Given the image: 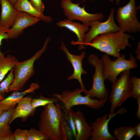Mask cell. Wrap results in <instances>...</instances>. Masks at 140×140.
<instances>
[{"mask_svg":"<svg viewBox=\"0 0 140 140\" xmlns=\"http://www.w3.org/2000/svg\"><path fill=\"white\" fill-rule=\"evenodd\" d=\"M131 38V35L121 31L110 32L96 36L86 46H89L117 58L121 55L120 50H124L127 47H131L129 41Z\"/></svg>","mask_w":140,"mask_h":140,"instance_id":"2","label":"cell"},{"mask_svg":"<svg viewBox=\"0 0 140 140\" xmlns=\"http://www.w3.org/2000/svg\"><path fill=\"white\" fill-rule=\"evenodd\" d=\"M9 1L13 5H15L17 0H9Z\"/></svg>","mask_w":140,"mask_h":140,"instance_id":"35","label":"cell"},{"mask_svg":"<svg viewBox=\"0 0 140 140\" xmlns=\"http://www.w3.org/2000/svg\"><path fill=\"white\" fill-rule=\"evenodd\" d=\"M18 62L16 57L10 54L7 55L6 57L4 56L0 58V83Z\"/></svg>","mask_w":140,"mask_h":140,"instance_id":"21","label":"cell"},{"mask_svg":"<svg viewBox=\"0 0 140 140\" xmlns=\"http://www.w3.org/2000/svg\"><path fill=\"white\" fill-rule=\"evenodd\" d=\"M56 24L59 27H66L76 35L78 38L77 40L76 41H72V44L78 45L80 50L86 49L84 44L85 37V33L89 30V26L83 24L73 22L67 19L58 22Z\"/></svg>","mask_w":140,"mask_h":140,"instance_id":"14","label":"cell"},{"mask_svg":"<svg viewBox=\"0 0 140 140\" xmlns=\"http://www.w3.org/2000/svg\"><path fill=\"white\" fill-rule=\"evenodd\" d=\"M127 110L122 107L118 109L116 112L110 116L105 114L98 117L91 123L92 132L89 140H115L114 136L109 132L108 124L111 119L117 114H123L126 113Z\"/></svg>","mask_w":140,"mask_h":140,"instance_id":"10","label":"cell"},{"mask_svg":"<svg viewBox=\"0 0 140 140\" xmlns=\"http://www.w3.org/2000/svg\"><path fill=\"white\" fill-rule=\"evenodd\" d=\"M83 1H84V0H83ZM90 0V1H94V0ZM109 1H110V2H114V0H108Z\"/></svg>","mask_w":140,"mask_h":140,"instance_id":"37","label":"cell"},{"mask_svg":"<svg viewBox=\"0 0 140 140\" xmlns=\"http://www.w3.org/2000/svg\"><path fill=\"white\" fill-rule=\"evenodd\" d=\"M9 29L0 24V47L2 40L3 39H8L7 32ZM4 54L0 50V58L4 56Z\"/></svg>","mask_w":140,"mask_h":140,"instance_id":"29","label":"cell"},{"mask_svg":"<svg viewBox=\"0 0 140 140\" xmlns=\"http://www.w3.org/2000/svg\"><path fill=\"white\" fill-rule=\"evenodd\" d=\"M120 1L121 0H115L116 4L117 5H119Z\"/></svg>","mask_w":140,"mask_h":140,"instance_id":"36","label":"cell"},{"mask_svg":"<svg viewBox=\"0 0 140 140\" xmlns=\"http://www.w3.org/2000/svg\"><path fill=\"white\" fill-rule=\"evenodd\" d=\"M44 107L38 124L39 130L50 140L72 139V132L60 106L52 102Z\"/></svg>","mask_w":140,"mask_h":140,"instance_id":"1","label":"cell"},{"mask_svg":"<svg viewBox=\"0 0 140 140\" xmlns=\"http://www.w3.org/2000/svg\"><path fill=\"white\" fill-rule=\"evenodd\" d=\"M131 78L132 84V97L136 99L140 97V79L136 76Z\"/></svg>","mask_w":140,"mask_h":140,"instance_id":"26","label":"cell"},{"mask_svg":"<svg viewBox=\"0 0 140 140\" xmlns=\"http://www.w3.org/2000/svg\"><path fill=\"white\" fill-rule=\"evenodd\" d=\"M101 59L103 64L104 79L113 83L116 81L117 76L120 73L127 69L137 68L138 66L137 61L131 53L129 60L125 59L124 54L117 58L114 61L106 54L102 55Z\"/></svg>","mask_w":140,"mask_h":140,"instance_id":"5","label":"cell"},{"mask_svg":"<svg viewBox=\"0 0 140 140\" xmlns=\"http://www.w3.org/2000/svg\"><path fill=\"white\" fill-rule=\"evenodd\" d=\"M113 134L118 140H130L135 135L133 127L131 126H122L115 128Z\"/></svg>","mask_w":140,"mask_h":140,"instance_id":"22","label":"cell"},{"mask_svg":"<svg viewBox=\"0 0 140 140\" xmlns=\"http://www.w3.org/2000/svg\"><path fill=\"white\" fill-rule=\"evenodd\" d=\"M58 100L55 98H47L41 97L39 98L32 99L31 104L33 109L35 110L36 108L40 106H44L51 103H56Z\"/></svg>","mask_w":140,"mask_h":140,"instance_id":"23","label":"cell"},{"mask_svg":"<svg viewBox=\"0 0 140 140\" xmlns=\"http://www.w3.org/2000/svg\"><path fill=\"white\" fill-rule=\"evenodd\" d=\"M59 48L64 51L67 57V60L71 63L73 69V72L67 78L68 80L73 79H76L79 82L80 89L83 90L86 89L81 79V75L87 73L83 67L82 61L86 56L85 52L83 51L79 55H75L71 54L69 51L62 40L61 45Z\"/></svg>","mask_w":140,"mask_h":140,"instance_id":"12","label":"cell"},{"mask_svg":"<svg viewBox=\"0 0 140 140\" xmlns=\"http://www.w3.org/2000/svg\"><path fill=\"white\" fill-rule=\"evenodd\" d=\"M135 53L136 54V59L140 60V41L138 43V45L136 50Z\"/></svg>","mask_w":140,"mask_h":140,"instance_id":"32","label":"cell"},{"mask_svg":"<svg viewBox=\"0 0 140 140\" xmlns=\"http://www.w3.org/2000/svg\"><path fill=\"white\" fill-rule=\"evenodd\" d=\"M135 135L140 137V123L137 124L133 127Z\"/></svg>","mask_w":140,"mask_h":140,"instance_id":"31","label":"cell"},{"mask_svg":"<svg viewBox=\"0 0 140 140\" xmlns=\"http://www.w3.org/2000/svg\"><path fill=\"white\" fill-rule=\"evenodd\" d=\"M0 4L1 6L0 24L10 29L14 23L19 11L9 0H0Z\"/></svg>","mask_w":140,"mask_h":140,"instance_id":"16","label":"cell"},{"mask_svg":"<svg viewBox=\"0 0 140 140\" xmlns=\"http://www.w3.org/2000/svg\"><path fill=\"white\" fill-rule=\"evenodd\" d=\"M27 130L18 129L13 133V135L14 140H27Z\"/></svg>","mask_w":140,"mask_h":140,"instance_id":"28","label":"cell"},{"mask_svg":"<svg viewBox=\"0 0 140 140\" xmlns=\"http://www.w3.org/2000/svg\"><path fill=\"white\" fill-rule=\"evenodd\" d=\"M130 74V69L125 70L122 72L120 77L113 83L109 97L111 105L108 116L113 115L116 108L132 97V86Z\"/></svg>","mask_w":140,"mask_h":140,"instance_id":"4","label":"cell"},{"mask_svg":"<svg viewBox=\"0 0 140 140\" xmlns=\"http://www.w3.org/2000/svg\"><path fill=\"white\" fill-rule=\"evenodd\" d=\"M72 0H61V7L67 19L71 21L80 20L89 26L91 22L96 20L101 21L104 18L102 13H88L86 11L85 5L81 7L79 6L80 3H74L72 2Z\"/></svg>","mask_w":140,"mask_h":140,"instance_id":"9","label":"cell"},{"mask_svg":"<svg viewBox=\"0 0 140 140\" xmlns=\"http://www.w3.org/2000/svg\"><path fill=\"white\" fill-rule=\"evenodd\" d=\"M115 13L114 9L112 8L108 18L106 21L102 22L96 20L90 22L91 28L85 35L84 44L85 46L90 43L95 37L102 34L121 31L115 22Z\"/></svg>","mask_w":140,"mask_h":140,"instance_id":"11","label":"cell"},{"mask_svg":"<svg viewBox=\"0 0 140 140\" xmlns=\"http://www.w3.org/2000/svg\"><path fill=\"white\" fill-rule=\"evenodd\" d=\"M88 61L89 64L94 67L95 72L92 76V87L89 90L86 89L83 92L85 95L93 99L96 97L100 100H108V92L104 84L102 60L96 55L92 54L89 56Z\"/></svg>","mask_w":140,"mask_h":140,"instance_id":"7","label":"cell"},{"mask_svg":"<svg viewBox=\"0 0 140 140\" xmlns=\"http://www.w3.org/2000/svg\"><path fill=\"white\" fill-rule=\"evenodd\" d=\"M137 104L138 105V108L136 112V116L138 119H140V97L136 99Z\"/></svg>","mask_w":140,"mask_h":140,"instance_id":"33","label":"cell"},{"mask_svg":"<svg viewBox=\"0 0 140 140\" xmlns=\"http://www.w3.org/2000/svg\"><path fill=\"white\" fill-rule=\"evenodd\" d=\"M15 109V107L7 109L0 115V137L12 134L9 123Z\"/></svg>","mask_w":140,"mask_h":140,"instance_id":"20","label":"cell"},{"mask_svg":"<svg viewBox=\"0 0 140 140\" xmlns=\"http://www.w3.org/2000/svg\"><path fill=\"white\" fill-rule=\"evenodd\" d=\"M73 116L77 132L76 140H87L92 132L91 126L88 123L83 113L81 111L73 112Z\"/></svg>","mask_w":140,"mask_h":140,"instance_id":"15","label":"cell"},{"mask_svg":"<svg viewBox=\"0 0 140 140\" xmlns=\"http://www.w3.org/2000/svg\"><path fill=\"white\" fill-rule=\"evenodd\" d=\"M51 39L48 37L42 48L30 58L16 64L13 68L14 79L9 87V92L20 91L23 89L26 83L35 73L34 62L45 52Z\"/></svg>","mask_w":140,"mask_h":140,"instance_id":"3","label":"cell"},{"mask_svg":"<svg viewBox=\"0 0 140 140\" xmlns=\"http://www.w3.org/2000/svg\"><path fill=\"white\" fill-rule=\"evenodd\" d=\"M85 90L80 88L76 89L72 91L65 90L60 94H54L52 96L60 101L67 110L75 106L84 105L89 108L97 110L103 107L108 100L94 99L87 95L83 96L81 93Z\"/></svg>","mask_w":140,"mask_h":140,"instance_id":"6","label":"cell"},{"mask_svg":"<svg viewBox=\"0 0 140 140\" xmlns=\"http://www.w3.org/2000/svg\"><path fill=\"white\" fill-rule=\"evenodd\" d=\"M14 6L18 11L26 13L46 23H50L53 20L51 16L45 15L36 9L29 0H17Z\"/></svg>","mask_w":140,"mask_h":140,"instance_id":"18","label":"cell"},{"mask_svg":"<svg viewBox=\"0 0 140 140\" xmlns=\"http://www.w3.org/2000/svg\"><path fill=\"white\" fill-rule=\"evenodd\" d=\"M12 82L11 78L7 77L0 83V101L4 98V94L9 92V87Z\"/></svg>","mask_w":140,"mask_h":140,"instance_id":"27","label":"cell"},{"mask_svg":"<svg viewBox=\"0 0 140 140\" xmlns=\"http://www.w3.org/2000/svg\"><path fill=\"white\" fill-rule=\"evenodd\" d=\"M32 99L29 97H24L17 103L10 124L18 118H25L34 112V110L31 104Z\"/></svg>","mask_w":140,"mask_h":140,"instance_id":"19","label":"cell"},{"mask_svg":"<svg viewBox=\"0 0 140 140\" xmlns=\"http://www.w3.org/2000/svg\"><path fill=\"white\" fill-rule=\"evenodd\" d=\"M8 109L4 107H0V115L5 110Z\"/></svg>","mask_w":140,"mask_h":140,"instance_id":"34","label":"cell"},{"mask_svg":"<svg viewBox=\"0 0 140 140\" xmlns=\"http://www.w3.org/2000/svg\"><path fill=\"white\" fill-rule=\"evenodd\" d=\"M49 139L41 131L34 128L27 130V140H48Z\"/></svg>","mask_w":140,"mask_h":140,"instance_id":"25","label":"cell"},{"mask_svg":"<svg viewBox=\"0 0 140 140\" xmlns=\"http://www.w3.org/2000/svg\"><path fill=\"white\" fill-rule=\"evenodd\" d=\"M32 6L39 12L43 13L44 10V5L42 0H30Z\"/></svg>","mask_w":140,"mask_h":140,"instance_id":"30","label":"cell"},{"mask_svg":"<svg viewBox=\"0 0 140 140\" xmlns=\"http://www.w3.org/2000/svg\"><path fill=\"white\" fill-rule=\"evenodd\" d=\"M41 20L24 12H19L12 26L7 33L8 39L16 38L23 33L27 28L36 24Z\"/></svg>","mask_w":140,"mask_h":140,"instance_id":"13","label":"cell"},{"mask_svg":"<svg viewBox=\"0 0 140 140\" xmlns=\"http://www.w3.org/2000/svg\"><path fill=\"white\" fill-rule=\"evenodd\" d=\"M39 88V85L38 83L32 82L27 89L23 91L13 92L8 97L0 101V107L9 109L15 107L25 95L33 92Z\"/></svg>","mask_w":140,"mask_h":140,"instance_id":"17","label":"cell"},{"mask_svg":"<svg viewBox=\"0 0 140 140\" xmlns=\"http://www.w3.org/2000/svg\"><path fill=\"white\" fill-rule=\"evenodd\" d=\"M138 8L135 0H130L125 6L118 8L116 17L121 31L134 33L140 31V23L137 17Z\"/></svg>","mask_w":140,"mask_h":140,"instance_id":"8","label":"cell"},{"mask_svg":"<svg viewBox=\"0 0 140 140\" xmlns=\"http://www.w3.org/2000/svg\"><path fill=\"white\" fill-rule=\"evenodd\" d=\"M65 112L66 121L72 132V135L75 138L77 135L76 128L73 116V112L71 109L67 110L64 106L62 107Z\"/></svg>","mask_w":140,"mask_h":140,"instance_id":"24","label":"cell"}]
</instances>
